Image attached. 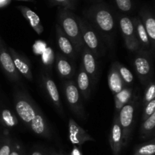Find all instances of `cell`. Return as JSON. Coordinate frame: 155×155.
<instances>
[{"mask_svg":"<svg viewBox=\"0 0 155 155\" xmlns=\"http://www.w3.org/2000/svg\"><path fill=\"white\" fill-rule=\"evenodd\" d=\"M155 154V140L151 139L149 142L140 144L134 151V155H154Z\"/></svg>","mask_w":155,"mask_h":155,"instance_id":"26","label":"cell"},{"mask_svg":"<svg viewBox=\"0 0 155 155\" xmlns=\"http://www.w3.org/2000/svg\"><path fill=\"white\" fill-rule=\"evenodd\" d=\"M56 70L59 77L65 80H69L73 78L75 74V68L74 65L67 58L66 56L61 53H57L55 58Z\"/></svg>","mask_w":155,"mask_h":155,"instance_id":"18","label":"cell"},{"mask_svg":"<svg viewBox=\"0 0 155 155\" xmlns=\"http://www.w3.org/2000/svg\"><path fill=\"white\" fill-rule=\"evenodd\" d=\"M51 155H67V154H58V153H53V154H51Z\"/></svg>","mask_w":155,"mask_h":155,"instance_id":"39","label":"cell"},{"mask_svg":"<svg viewBox=\"0 0 155 155\" xmlns=\"http://www.w3.org/2000/svg\"><path fill=\"white\" fill-rule=\"evenodd\" d=\"M49 2L51 5H58L68 10L76 9V0H49Z\"/></svg>","mask_w":155,"mask_h":155,"instance_id":"30","label":"cell"},{"mask_svg":"<svg viewBox=\"0 0 155 155\" xmlns=\"http://www.w3.org/2000/svg\"><path fill=\"white\" fill-rule=\"evenodd\" d=\"M30 155H46L45 153L42 150L39 149V148H34L31 151Z\"/></svg>","mask_w":155,"mask_h":155,"instance_id":"35","label":"cell"},{"mask_svg":"<svg viewBox=\"0 0 155 155\" xmlns=\"http://www.w3.org/2000/svg\"><path fill=\"white\" fill-rule=\"evenodd\" d=\"M116 62L120 76L125 86H131L133 84V82H134V77H133V73L127 67L123 65L122 64L118 61Z\"/></svg>","mask_w":155,"mask_h":155,"instance_id":"27","label":"cell"},{"mask_svg":"<svg viewBox=\"0 0 155 155\" xmlns=\"http://www.w3.org/2000/svg\"><path fill=\"white\" fill-rule=\"evenodd\" d=\"M14 140L11 137H2L0 140V155H10Z\"/></svg>","mask_w":155,"mask_h":155,"instance_id":"29","label":"cell"},{"mask_svg":"<svg viewBox=\"0 0 155 155\" xmlns=\"http://www.w3.org/2000/svg\"><path fill=\"white\" fill-rule=\"evenodd\" d=\"M134 95L135 92L131 86H125L120 92L114 95L116 114H117L124 106H125L131 101Z\"/></svg>","mask_w":155,"mask_h":155,"instance_id":"23","label":"cell"},{"mask_svg":"<svg viewBox=\"0 0 155 155\" xmlns=\"http://www.w3.org/2000/svg\"><path fill=\"white\" fill-rule=\"evenodd\" d=\"M68 138L70 142L76 146H82L87 142H95V139L73 118H70L68 121Z\"/></svg>","mask_w":155,"mask_h":155,"instance_id":"11","label":"cell"},{"mask_svg":"<svg viewBox=\"0 0 155 155\" xmlns=\"http://www.w3.org/2000/svg\"><path fill=\"white\" fill-rule=\"evenodd\" d=\"M109 144L113 155H120L124 148L121 127L118 121L117 114H115L109 136Z\"/></svg>","mask_w":155,"mask_h":155,"instance_id":"14","label":"cell"},{"mask_svg":"<svg viewBox=\"0 0 155 155\" xmlns=\"http://www.w3.org/2000/svg\"><path fill=\"white\" fill-rule=\"evenodd\" d=\"M24 155H28V154H25V153H24Z\"/></svg>","mask_w":155,"mask_h":155,"instance_id":"40","label":"cell"},{"mask_svg":"<svg viewBox=\"0 0 155 155\" xmlns=\"http://www.w3.org/2000/svg\"><path fill=\"white\" fill-rule=\"evenodd\" d=\"M13 100L15 110L18 119L29 128L32 120L34 118L39 108L28 93L19 89L18 86L14 89Z\"/></svg>","mask_w":155,"mask_h":155,"instance_id":"3","label":"cell"},{"mask_svg":"<svg viewBox=\"0 0 155 155\" xmlns=\"http://www.w3.org/2000/svg\"><path fill=\"white\" fill-rule=\"evenodd\" d=\"M89 1L95 2H96V3H98V2H101V0H89Z\"/></svg>","mask_w":155,"mask_h":155,"instance_id":"38","label":"cell"},{"mask_svg":"<svg viewBox=\"0 0 155 155\" xmlns=\"http://www.w3.org/2000/svg\"><path fill=\"white\" fill-rule=\"evenodd\" d=\"M10 155H24V152L23 151V148L18 142L14 141L13 147H12V151H11Z\"/></svg>","mask_w":155,"mask_h":155,"instance_id":"33","label":"cell"},{"mask_svg":"<svg viewBox=\"0 0 155 155\" xmlns=\"http://www.w3.org/2000/svg\"><path fill=\"white\" fill-rule=\"evenodd\" d=\"M81 54V64L84 68L85 71L90 78L92 87H94L98 82V74H99L97 58L95 57L93 53L85 45H83V48H82Z\"/></svg>","mask_w":155,"mask_h":155,"instance_id":"10","label":"cell"},{"mask_svg":"<svg viewBox=\"0 0 155 155\" xmlns=\"http://www.w3.org/2000/svg\"><path fill=\"white\" fill-rule=\"evenodd\" d=\"M83 16L98 32L102 40L112 46L116 34V22L110 8L104 3H95L84 10Z\"/></svg>","mask_w":155,"mask_h":155,"instance_id":"1","label":"cell"},{"mask_svg":"<svg viewBox=\"0 0 155 155\" xmlns=\"http://www.w3.org/2000/svg\"><path fill=\"white\" fill-rule=\"evenodd\" d=\"M107 83H108L109 89L114 95L120 92L125 87V85L120 76L116 61L112 64L109 70L108 76H107Z\"/></svg>","mask_w":155,"mask_h":155,"instance_id":"22","label":"cell"},{"mask_svg":"<svg viewBox=\"0 0 155 155\" xmlns=\"http://www.w3.org/2000/svg\"><path fill=\"white\" fill-rule=\"evenodd\" d=\"M18 1H23V2H34L36 0H18Z\"/></svg>","mask_w":155,"mask_h":155,"instance_id":"37","label":"cell"},{"mask_svg":"<svg viewBox=\"0 0 155 155\" xmlns=\"http://www.w3.org/2000/svg\"><path fill=\"white\" fill-rule=\"evenodd\" d=\"M55 31L58 46L60 51H61V54H63L66 57H68L69 58H71L72 60H76L78 54L74 49L71 41L64 33L63 30L58 24H56Z\"/></svg>","mask_w":155,"mask_h":155,"instance_id":"17","label":"cell"},{"mask_svg":"<svg viewBox=\"0 0 155 155\" xmlns=\"http://www.w3.org/2000/svg\"><path fill=\"white\" fill-rule=\"evenodd\" d=\"M8 51L12 56L14 65L20 75H22L29 81H33L31 64L28 58L23 53L18 52L12 47H8Z\"/></svg>","mask_w":155,"mask_h":155,"instance_id":"12","label":"cell"},{"mask_svg":"<svg viewBox=\"0 0 155 155\" xmlns=\"http://www.w3.org/2000/svg\"><path fill=\"white\" fill-rule=\"evenodd\" d=\"M133 65L140 83L146 86L151 80L153 74L152 61L150 57V51L140 50L136 52L133 59Z\"/></svg>","mask_w":155,"mask_h":155,"instance_id":"7","label":"cell"},{"mask_svg":"<svg viewBox=\"0 0 155 155\" xmlns=\"http://www.w3.org/2000/svg\"><path fill=\"white\" fill-rule=\"evenodd\" d=\"M155 113V99L152 100L148 104L144 106V110L142 113V120L144 121L151 117L153 114Z\"/></svg>","mask_w":155,"mask_h":155,"instance_id":"31","label":"cell"},{"mask_svg":"<svg viewBox=\"0 0 155 155\" xmlns=\"http://www.w3.org/2000/svg\"><path fill=\"white\" fill-rule=\"evenodd\" d=\"M17 8L20 11L21 15L24 17L30 27L38 35L42 34L44 30V27L41 22L40 18L38 16L37 14L33 12L31 8L25 5H18Z\"/></svg>","mask_w":155,"mask_h":155,"instance_id":"20","label":"cell"},{"mask_svg":"<svg viewBox=\"0 0 155 155\" xmlns=\"http://www.w3.org/2000/svg\"><path fill=\"white\" fill-rule=\"evenodd\" d=\"M145 86H146V88H145L143 101H142L143 106H145V104H147L152 100L155 99V84L154 80H150Z\"/></svg>","mask_w":155,"mask_h":155,"instance_id":"28","label":"cell"},{"mask_svg":"<svg viewBox=\"0 0 155 155\" xmlns=\"http://www.w3.org/2000/svg\"><path fill=\"white\" fill-rule=\"evenodd\" d=\"M119 27L126 48L129 51L135 53L142 50L136 36L131 18L126 15H120L119 18Z\"/></svg>","mask_w":155,"mask_h":155,"instance_id":"8","label":"cell"},{"mask_svg":"<svg viewBox=\"0 0 155 155\" xmlns=\"http://www.w3.org/2000/svg\"><path fill=\"white\" fill-rule=\"evenodd\" d=\"M77 18L85 46L93 53L97 59L103 57L105 54V48L100 35L85 18L79 16H77Z\"/></svg>","mask_w":155,"mask_h":155,"instance_id":"4","label":"cell"},{"mask_svg":"<svg viewBox=\"0 0 155 155\" xmlns=\"http://www.w3.org/2000/svg\"><path fill=\"white\" fill-rule=\"evenodd\" d=\"M117 7L123 12H130L133 9L132 0H115Z\"/></svg>","mask_w":155,"mask_h":155,"instance_id":"32","label":"cell"},{"mask_svg":"<svg viewBox=\"0 0 155 155\" xmlns=\"http://www.w3.org/2000/svg\"><path fill=\"white\" fill-rule=\"evenodd\" d=\"M0 68L6 77L13 83H20L21 75L15 68L12 56L8 51V47L0 36Z\"/></svg>","mask_w":155,"mask_h":155,"instance_id":"9","label":"cell"},{"mask_svg":"<svg viewBox=\"0 0 155 155\" xmlns=\"http://www.w3.org/2000/svg\"><path fill=\"white\" fill-rule=\"evenodd\" d=\"M63 92L65 99L73 113L80 119L85 118V111L81 100V94L75 82L72 80L63 83Z\"/></svg>","mask_w":155,"mask_h":155,"instance_id":"6","label":"cell"},{"mask_svg":"<svg viewBox=\"0 0 155 155\" xmlns=\"http://www.w3.org/2000/svg\"><path fill=\"white\" fill-rule=\"evenodd\" d=\"M18 116L10 108L0 107V124L8 129H13L18 125Z\"/></svg>","mask_w":155,"mask_h":155,"instance_id":"24","label":"cell"},{"mask_svg":"<svg viewBox=\"0 0 155 155\" xmlns=\"http://www.w3.org/2000/svg\"><path fill=\"white\" fill-rule=\"evenodd\" d=\"M29 129L31 130L34 134L43 137L45 139H51V134L50 128L40 109L37 110L34 118L32 120Z\"/></svg>","mask_w":155,"mask_h":155,"instance_id":"16","label":"cell"},{"mask_svg":"<svg viewBox=\"0 0 155 155\" xmlns=\"http://www.w3.org/2000/svg\"><path fill=\"white\" fill-rule=\"evenodd\" d=\"M139 18L149 38L151 51L153 54L155 48V18L154 15L148 8H142L139 12Z\"/></svg>","mask_w":155,"mask_h":155,"instance_id":"15","label":"cell"},{"mask_svg":"<svg viewBox=\"0 0 155 155\" xmlns=\"http://www.w3.org/2000/svg\"><path fill=\"white\" fill-rule=\"evenodd\" d=\"M42 86H43L44 89H45V92H46L51 103L55 107L58 113L61 116H63V106H62L61 100L58 89L55 83H54L52 79H51L47 75H42Z\"/></svg>","mask_w":155,"mask_h":155,"instance_id":"13","label":"cell"},{"mask_svg":"<svg viewBox=\"0 0 155 155\" xmlns=\"http://www.w3.org/2000/svg\"><path fill=\"white\" fill-rule=\"evenodd\" d=\"M134 26L135 33L137 38V40L140 45L141 49L143 51H150L151 52V45H150L149 38L146 33L143 24L139 17H133L131 18Z\"/></svg>","mask_w":155,"mask_h":155,"instance_id":"19","label":"cell"},{"mask_svg":"<svg viewBox=\"0 0 155 155\" xmlns=\"http://www.w3.org/2000/svg\"><path fill=\"white\" fill-rule=\"evenodd\" d=\"M155 113L151 117L142 121L139 129V138L142 140H146L154 136Z\"/></svg>","mask_w":155,"mask_h":155,"instance_id":"25","label":"cell"},{"mask_svg":"<svg viewBox=\"0 0 155 155\" xmlns=\"http://www.w3.org/2000/svg\"><path fill=\"white\" fill-rule=\"evenodd\" d=\"M139 95L135 94L131 101L122 107L117 113L118 121L121 127L124 147L128 145L133 131L136 109L139 102Z\"/></svg>","mask_w":155,"mask_h":155,"instance_id":"5","label":"cell"},{"mask_svg":"<svg viewBox=\"0 0 155 155\" xmlns=\"http://www.w3.org/2000/svg\"><path fill=\"white\" fill-rule=\"evenodd\" d=\"M70 155H83V153H82L80 148H78V147L76 146V145H74V148H73Z\"/></svg>","mask_w":155,"mask_h":155,"instance_id":"34","label":"cell"},{"mask_svg":"<svg viewBox=\"0 0 155 155\" xmlns=\"http://www.w3.org/2000/svg\"><path fill=\"white\" fill-rule=\"evenodd\" d=\"M12 0H0V8L8 6L12 2Z\"/></svg>","mask_w":155,"mask_h":155,"instance_id":"36","label":"cell"},{"mask_svg":"<svg viewBox=\"0 0 155 155\" xmlns=\"http://www.w3.org/2000/svg\"><path fill=\"white\" fill-rule=\"evenodd\" d=\"M57 19L58 24L71 41L77 54L81 52L84 44L82 39L77 15H74L71 10L59 7L58 9Z\"/></svg>","mask_w":155,"mask_h":155,"instance_id":"2","label":"cell"},{"mask_svg":"<svg viewBox=\"0 0 155 155\" xmlns=\"http://www.w3.org/2000/svg\"><path fill=\"white\" fill-rule=\"evenodd\" d=\"M77 86L82 96L86 100L89 99L93 87H92L90 78L85 71L82 64H80V67H79L78 73H77Z\"/></svg>","mask_w":155,"mask_h":155,"instance_id":"21","label":"cell"}]
</instances>
